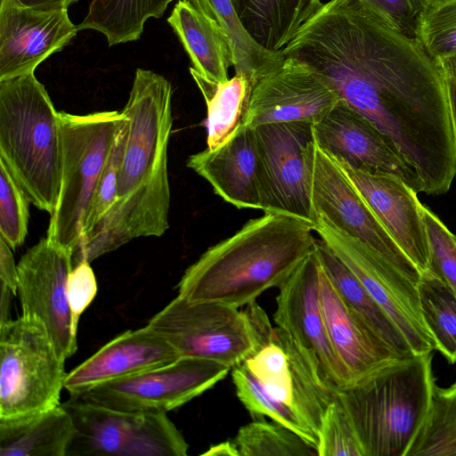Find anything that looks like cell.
<instances>
[{
	"instance_id": "obj_37",
	"label": "cell",
	"mask_w": 456,
	"mask_h": 456,
	"mask_svg": "<svg viewBox=\"0 0 456 456\" xmlns=\"http://www.w3.org/2000/svg\"><path fill=\"white\" fill-rule=\"evenodd\" d=\"M317 450L319 456H363L353 422L337 392L325 411Z\"/></svg>"
},
{
	"instance_id": "obj_22",
	"label": "cell",
	"mask_w": 456,
	"mask_h": 456,
	"mask_svg": "<svg viewBox=\"0 0 456 456\" xmlns=\"http://www.w3.org/2000/svg\"><path fill=\"white\" fill-rule=\"evenodd\" d=\"M319 288L328 336L348 374L349 387L400 358L346 306L322 264Z\"/></svg>"
},
{
	"instance_id": "obj_14",
	"label": "cell",
	"mask_w": 456,
	"mask_h": 456,
	"mask_svg": "<svg viewBox=\"0 0 456 456\" xmlns=\"http://www.w3.org/2000/svg\"><path fill=\"white\" fill-rule=\"evenodd\" d=\"M22 316L40 322L63 359L77 348V326L67 297V282L73 268L66 250L42 238L17 264Z\"/></svg>"
},
{
	"instance_id": "obj_26",
	"label": "cell",
	"mask_w": 456,
	"mask_h": 456,
	"mask_svg": "<svg viewBox=\"0 0 456 456\" xmlns=\"http://www.w3.org/2000/svg\"><path fill=\"white\" fill-rule=\"evenodd\" d=\"M249 36L263 48L280 53L321 8V0H231Z\"/></svg>"
},
{
	"instance_id": "obj_17",
	"label": "cell",
	"mask_w": 456,
	"mask_h": 456,
	"mask_svg": "<svg viewBox=\"0 0 456 456\" xmlns=\"http://www.w3.org/2000/svg\"><path fill=\"white\" fill-rule=\"evenodd\" d=\"M334 159L420 273L431 272L429 243L422 216L423 205L418 200V192L395 175L353 167Z\"/></svg>"
},
{
	"instance_id": "obj_38",
	"label": "cell",
	"mask_w": 456,
	"mask_h": 456,
	"mask_svg": "<svg viewBox=\"0 0 456 456\" xmlns=\"http://www.w3.org/2000/svg\"><path fill=\"white\" fill-rule=\"evenodd\" d=\"M422 216L429 243L430 271L456 294V235L425 206Z\"/></svg>"
},
{
	"instance_id": "obj_42",
	"label": "cell",
	"mask_w": 456,
	"mask_h": 456,
	"mask_svg": "<svg viewBox=\"0 0 456 456\" xmlns=\"http://www.w3.org/2000/svg\"><path fill=\"white\" fill-rule=\"evenodd\" d=\"M22 5L43 12L68 10L69 6L78 0H17Z\"/></svg>"
},
{
	"instance_id": "obj_23",
	"label": "cell",
	"mask_w": 456,
	"mask_h": 456,
	"mask_svg": "<svg viewBox=\"0 0 456 456\" xmlns=\"http://www.w3.org/2000/svg\"><path fill=\"white\" fill-rule=\"evenodd\" d=\"M167 20L198 73L216 82L229 79L228 69L234 63L230 42L214 20L189 0H179Z\"/></svg>"
},
{
	"instance_id": "obj_43",
	"label": "cell",
	"mask_w": 456,
	"mask_h": 456,
	"mask_svg": "<svg viewBox=\"0 0 456 456\" xmlns=\"http://www.w3.org/2000/svg\"><path fill=\"white\" fill-rule=\"evenodd\" d=\"M202 455L239 456V452L233 441H226L211 446Z\"/></svg>"
},
{
	"instance_id": "obj_2",
	"label": "cell",
	"mask_w": 456,
	"mask_h": 456,
	"mask_svg": "<svg viewBox=\"0 0 456 456\" xmlns=\"http://www.w3.org/2000/svg\"><path fill=\"white\" fill-rule=\"evenodd\" d=\"M172 86L163 76L137 69L122 110L127 134L116 202L72 256L73 266L139 237H159L169 227L167 145L173 126Z\"/></svg>"
},
{
	"instance_id": "obj_30",
	"label": "cell",
	"mask_w": 456,
	"mask_h": 456,
	"mask_svg": "<svg viewBox=\"0 0 456 456\" xmlns=\"http://www.w3.org/2000/svg\"><path fill=\"white\" fill-rule=\"evenodd\" d=\"M406 456H456V381L433 386L426 417Z\"/></svg>"
},
{
	"instance_id": "obj_18",
	"label": "cell",
	"mask_w": 456,
	"mask_h": 456,
	"mask_svg": "<svg viewBox=\"0 0 456 456\" xmlns=\"http://www.w3.org/2000/svg\"><path fill=\"white\" fill-rule=\"evenodd\" d=\"M78 30L68 10L43 12L0 0V81L34 73Z\"/></svg>"
},
{
	"instance_id": "obj_5",
	"label": "cell",
	"mask_w": 456,
	"mask_h": 456,
	"mask_svg": "<svg viewBox=\"0 0 456 456\" xmlns=\"http://www.w3.org/2000/svg\"><path fill=\"white\" fill-rule=\"evenodd\" d=\"M58 118L34 73L0 81V161L30 203L50 216L61 185Z\"/></svg>"
},
{
	"instance_id": "obj_46",
	"label": "cell",
	"mask_w": 456,
	"mask_h": 456,
	"mask_svg": "<svg viewBox=\"0 0 456 456\" xmlns=\"http://www.w3.org/2000/svg\"><path fill=\"white\" fill-rule=\"evenodd\" d=\"M447 1H450V0H427V3H428L427 6L437 5V4H443Z\"/></svg>"
},
{
	"instance_id": "obj_16",
	"label": "cell",
	"mask_w": 456,
	"mask_h": 456,
	"mask_svg": "<svg viewBox=\"0 0 456 456\" xmlns=\"http://www.w3.org/2000/svg\"><path fill=\"white\" fill-rule=\"evenodd\" d=\"M321 263L315 250L279 289L273 321L314 358L322 378L335 389L350 386L348 374L330 344L320 301Z\"/></svg>"
},
{
	"instance_id": "obj_13",
	"label": "cell",
	"mask_w": 456,
	"mask_h": 456,
	"mask_svg": "<svg viewBox=\"0 0 456 456\" xmlns=\"http://www.w3.org/2000/svg\"><path fill=\"white\" fill-rule=\"evenodd\" d=\"M311 196L315 215L360 240L418 285L420 272L402 251L335 159L314 140L310 147Z\"/></svg>"
},
{
	"instance_id": "obj_29",
	"label": "cell",
	"mask_w": 456,
	"mask_h": 456,
	"mask_svg": "<svg viewBox=\"0 0 456 456\" xmlns=\"http://www.w3.org/2000/svg\"><path fill=\"white\" fill-rule=\"evenodd\" d=\"M214 20L228 37L235 73L253 76L256 80L276 66L283 57L259 45L247 32L231 0H189Z\"/></svg>"
},
{
	"instance_id": "obj_35",
	"label": "cell",
	"mask_w": 456,
	"mask_h": 456,
	"mask_svg": "<svg viewBox=\"0 0 456 456\" xmlns=\"http://www.w3.org/2000/svg\"><path fill=\"white\" fill-rule=\"evenodd\" d=\"M415 37L434 60L456 54V0L427 6Z\"/></svg>"
},
{
	"instance_id": "obj_40",
	"label": "cell",
	"mask_w": 456,
	"mask_h": 456,
	"mask_svg": "<svg viewBox=\"0 0 456 456\" xmlns=\"http://www.w3.org/2000/svg\"><path fill=\"white\" fill-rule=\"evenodd\" d=\"M97 289L90 262L82 261L72 268L67 282V297L76 326L78 327L80 316L94 299Z\"/></svg>"
},
{
	"instance_id": "obj_28",
	"label": "cell",
	"mask_w": 456,
	"mask_h": 456,
	"mask_svg": "<svg viewBox=\"0 0 456 456\" xmlns=\"http://www.w3.org/2000/svg\"><path fill=\"white\" fill-rule=\"evenodd\" d=\"M173 0H92L78 28L103 34L109 45L135 41L150 18H160Z\"/></svg>"
},
{
	"instance_id": "obj_25",
	"label": "cell",
	"mask_w": 456,
	"mask_h": 456,
	"mask_svg": "<svg viewBox=\"0 0 456 456\" xmlns=\"http://www.w3.org/2000/svg\"><path fill=\"white\" fill-rule=\"evenodd\" d=\"M319 260L346 306L400 358L414 354L408 341L354 273L322 240L315 242Z\"/></svg>"
},
{
	"instance_id": "obj_20",
	"label": "cell",
	"mask_w": 456,
	"mask_h": 456,
	"mask_svg": "<svg viewBox=\"0 0 456 456\" xmlns=\"http://www.w3.org/2000/svg\"><path fill=\"white\" fill-rule=\"evenodd\" d=\"M180 357L177 350L147 324L121 333L68 372L64 389L71 396H77L99 385L169 363Z\"/></svg>"
},
{
	"instance_id": "obj_8",
	"label": "cell",
	"mask_w": 456,
	"mask_h": 456,
	"mask_svg": "<svg viewBox=\"0 0 456 456\" xmlns=\"http://www.w3.org/2000/svg\"><path fill=\"white\" fill-rule=\"evenodd\" d=\"M75 432L67 456H186L189 444L161 412L128 411L71 396L61 403Z\"/></svg>"
},
{
	"instance_id": "obj_7",
	"label": "cell",
	"mask_w": 456,
	"mask_h": 456,
	"mask_svg": "<svg viewBox=\"0 0 456 456\" xmlns=\"http://www.w3.org/2000/svg\"><path fill=\"white\" fill-rule=\"evenodd\" d=\"M65 361L37 321L21 315L0 324V419L61 404Z\"/></svg>"
},
{
	"instance_id": "obj_15",
	"label": "cell",
	"mask_w": 456,
	"mask_h": 456,
	"mask_svg": "<svg viewBox=\"0 0 456 456\" xmlns=\"http://www.w3.org/2000/svg\"><path fill=\"white\" fill-rule=\"evenodd\" d=\"M341 98L310 67L292 57L260 77L253 87L244 126L305 121L324 117Z\"/></svg>"
},
{
	"instance_id": "obj_44",
	"label": "cell",
	"mask_w": 456,
	"mask_h": 456,
	"mask_svg": "<svg viewBox=\"0 0 456 456\" xmlns=\"http://www.w3.org/2000/svg\"><path fill=\"white\" fill-rule=\"evenodd\" d=\"M12 293V291L9 288L1 284L0 324L12 320L10 315V302Z\"/></svg>"
},
{
	"instance_id": "obj_19",
	"label": "cell",
	"mask_w": 456,
	"mask_h": 456,
	"mask_svg": "<svg viewBox=\"0 0 456 456\" xmlns=\"http://www.w3.org/2000/svg\"><path fill=\"white\" fill-rule=\"evenodd\" d=\"M313 128L316 143L337 159L353 167L395 175L420 192L416 175L384 134L342 99Z\"/></svg>"
},
{
	"instance_id": "obj_9",
	"label": "cell",
	"mask_w": 456,
	"mask_h": 456,
	"mask_svg": "<svg viewBox=\"0 0 456 456\" xmlns=\"http://www.w3.org/2000/svg\"><path fill=\"white\" fill-rule=\"evenodd\" d=\"M148 325L181 356L210 359L231 368L243 362L256 348L244 310L217 302L190 301L177 295Z\"/></svg>"
},
{
	"instance_id": "obj_1",
	"label": "cell",
	"mask_w": 456,
	"mask_h": 456,
	"mask_svg": "<svg viewBox=\"0 0 456 456\" xmlns=\"http://www.w3.org/2000/svg\"><path fill=\"white\" fill-rule=\"evenodd\" d=\"M325 80L367 118L416 175L420 192L449 191L456 132L445 77L416 37L365 0H330L281 51Z\"/></svg>"
},
{
	"instance_id": "obj_31",
	"label": "cell",
	"mask_w": 456,
	"mask_h": 456,
	"mask_svg": "<svg viewBox=\"0 0 456 456\" xmlns=\"http://www.w3.org/2000/svg\"><path fill=\"white\" fill-rule=\"evenodd\" d=\"M418 292L423 321L436 348L450 363L456 362V294L432 272L422 273Z\"/></svg>"
},
{
	"instance_id": "obj_4",
	"label": "cell",
	"mask_w": 456,
	"mask_h": 456,
	"mask_svg": "<svg viewBox=\"0 0 456 456\" xmlns=\"http://www.w3.org/2000/svg\"><path fill=\"white\" fill-rule=\"evenodd\" d=\"M433 352L395 359L337 395L363 456H406L428 412L436 379Z\"/></svg>"
},
{
	"instance_id": "obj_10",
	"label": "cell",
	"mask_w": 456,
	"mask_h": 456,
	"mask_svg": "<svg viewBox=\"0 0 456 456\" xmlns=\"http://www.w3.org/2000/svg\"><path fill=\"white\" fill-rule=\"evenodd\" d=\"M314 230L386 312L414 354L436 350V342L422 318L416 283L322 215H316Z\"/></svg>"
},
{
	"instance_id": "obj_27",
	"label": "cell",
	"mask_w": 456,
	"mask_h": 456,
	"mask_svg": "<svg viewBox=\"0 0 456 456\" xmlns=\"http://www.w3.org/2000/svg\"><path fill=\"white\" fill-rule=\"evenodd\" d=\"M190 73L207 105V148L216 150L232 139L244 126L256 79L239 72L220 83L204 77L192 67Z\"/></svg>"
},
{
	"instance_id": "obj_45",
	"label": "cell",
	"mask_w": 456,
	"mask_h": 456,
	"mask_svg": "<svg viewBox=\"0 0 456 456\" xmlns=\"http://www.w3.org/2000/svg\"><path fill=\"white\" fill-rule=\"evenodd\" d=\"M445 77V76H444ZM446 83L449 91V96L451 101L452 110L453 114V120L456 132V82L449 77H446Z\"/></svg>"
},
{
	"instance_id": "obj_36",
	"label": "cell",
	"mask_w": 456,
	"mask_h": 456,
	"mask_svg": "<svg viewBox=\"0 0 456 456\" xmlns=\"http://www.w3.org/2000/svg\"><path fill=\"white\" fill-rule=\"evenodd\" d=\"M127 123L126 117V122L116 136L109 159L98 182L84 222L82 238L77 248L110 213L116 202L118 172L126 140Z\"/></svg>"
},
{
	"instance_id": "obj_3",
	"label": "cell",
	"mask_w": 456,
	"mask_h": 456,
	"mask_svg": "<svg viewBox=\"0 0 456 456\" xmlns=\"http://www.w3.org/2000/svg\"><path fill=\"white\" fill-rule=\"evenodd\" d=\"M314 228L306 221L273 213L250 219L186 269L178 296L246 306L282 285L314 251Z\"/></svg>"
},
{
	"instance_id": "obj_32",
	"label": "cell",
	"mask_w": 456,
	"mask_h": 456,
	"mask_svg": "<svg viewBox=\"0 0 456 456\" xmlns=\"http://www.w3.org/2000/svg\"><path fill=\"white\" fill-rule=\"evenodd\" d=\"M232 441L239 456H319L314 445L274 420L248 423Z\"/></svg>"
},
{
	"instance_id": "obj_6",
	"label": "cell",
	"mask_w": 456,
	"mask_h": 456,
	"mask_svg": "<svg viewBox=\"0 0 456 456\" xmlns=\"http://www.w3.org/2000/svg\"><path fill=\"white\" fill-rule=\"evenodd\" d=\"M61 141V185L50 216L47 240L72 256L116 136L126 120L118 110L85 115L59 111Z\"/></svg>"
},
{
	"instance_id": "obj_11",
	"label": "cell",
	"mask_w": 456,
	"mask_h": 456,
	"mask_svg": "<svg viewBox=\"0 0 456 456\" xmlns=\"http://www.w3.org/2000/svg\"><path fill=\"white\" fill-rule=\"evenodd\" d=\"M230 370L214 360L182 356L73 397L117 410L167 413L212 388Z\"/></svg>"
},
{
	"instance_id": "obj_12",
	"label": "cell",
	"mask_w": 456,
	"mask_h": 456,
	"mask_svg": "<svg viewBox=\"0 0 456 456\" xmlns=\"http://www.w3.org/2000/svg\"><path fill=\"white\" fill-rule=\"evenodd\" d=\"M313 125L280 122L253 129L262 169V211L298 218L314 227L309 154L314 140Z\"/></svg>"
},
{
	"instance_id": "obj_33",
	"label": "cell",
	"mask_w": 456,
	"mask_h": 456,
	"mask_svg": "<svg viewBox=\"0 0 456 456\" xmlns=\"http://www.w3.org/2000/svg\"><path fill=\"white\" fill-rule=\"evenodd\" d=\"M232 378L237 397L252 416L269 417L317 448L318 438L313 431L289 405L272 397L243 362L232 368Z\"/></svg>"
},
{
	"instance_id": "obj_41",
	"label": "cell",
	"mask_w": 456,
	"mask_h": 456,
	"mask_svg": "<svg viewBox=\"0 0 456 456\" xmlns=\"http://www.w3.org/2000/svg\"><path fill=\"white\" fill-rule=\"evenodd\" d=\"M12 249L0 238V281L1 284L9 288L13 294H17L18 268L15 264Z\"/></svg>"
},
{
	"instance_id": "obj_24",
	"label": "cell",
	"mask_w": 456,
	"mask_h": 456,
	"mask_svg": "<svg viewBox=\"0 0 456 456\" xmlns=\"http://www.w3.org/2000/svg\"><path fill=\"white\" fill-rule=\"evenodd\" d=\"M75 432L61 403L13 419H0V456H67Z\"/></svg>"
},
{
	"instance_id": "obj_34",
	"label": "cell",
	"mask_w": 456,
	"mask_h": 456,
	"mask_svg": "<svg viewBox=\"0 0 456 456\" xmlns=\"http://www.w3.org/2000/svg\"><path fill=\"white\" fill-rule=\"evenodd\" d=\"M29 200L0 161V238L12 250L21 246L28 234Z\"/></svg>"
},
{
	"instance_id": "obj_39",
	"label": "cell",
	"mask_w": 456,
	"mask_h": 456,
	"mask_svg": "<svg viewBox=\"0 0 456 456\" xmlns=\"http://www.w3.org/2000/svg\"><path fill=\"white\" fill-rule=\"evenodd\" d=\"M390 26L415 37L419 20L426 9L427 0H365Z\"/></svg>"
},
{
	"instance_id": "obj_21",
	"label": "cell",
	"mask_w": 456,
	"mask_h": 456,
	"mask_svg": "<svg viewBox=\"0 0 456 456\" xmlns=\"http://www.w3.org/2000/svg\"><path fill=\"white\" fill-rule=\"evenodd\" d=\"M186 165L207 180L216 194L239 209L263 210L261 162L254 129L244 126L216 150L189 156Z\"/></svg>"
}]
</instances>
